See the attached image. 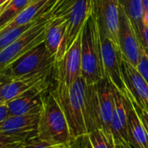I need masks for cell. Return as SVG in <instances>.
Returning <instances> with one entry per match:
<instances>
[{"label": "cell", "mask_w": 148, "mask_h": 148, "mask_svg": "<svg viewBox=\"0 0 148 148\" xmlns=\"http://www.w3.org/2000/svg\"><path fill=\"white\" fill-rule=\"evenodd\" d=\"M141 47L145 53L148 56V27H144V31H143V42L141 44Z\"/></svg>", "instance_id": "f1b7e54d"}, {"label": "cell", "mask_w": 148, "mask_h": 148, "mask_svg": "<svg viewBox=\"0 0 148 148\" xmlns=\"http://www.w3.org/2000/svg\"><path fill=\"white\" fill-rule=\"evenodd\" d=\"M144 13H148V0H142Z\"/></svg>", "instance_id": "d6a6232c"}, {"label": "cell", "mask_w": 148, "mask_h": 148, "mask_svg": "<svg viewBox=\"0 0 148 148\" xmlns=\"http://www.w3.org/2000/svg\"><path fill=\"white\" fill-rule=\"evenodd\" d=\"M49 20L40 18L20 37L0 52V71L27 51L44 41L45 29Z\"/></svg>", "instance_id": "5b68a950"}, {"label": "cell", "mask_w": 148, "mask_h": 148, "mask_svg": "<svg viewBox=\"0 0 148 148\" xmlns=\"http://www.w3.org/2000/svg\"><path fill=\"white\" fill-rule=\"evenodd\" d=\"M92 16L97 24L100 36L108 37L118 46L119 0H92Z\"/></svg>", "instance_id": "8992f818"}, {"label": "cell", "mask_w": 148, "mask_h": 148, "mask_svg": "<svg viewBox=\"0 0 148 148\" xmlns=\"http://www.w3.org/2000/svg\"><path fill=\"white\" fill-rule=\"evenodd\" d=\"M92 13V0H77L67 16V26L62 46L55 56V62L63 58L66 51L82 32V27Z\"/></svg>", "instance_id": "52a82bcc"}, {"label": "cell", "mask_w": 148, "mask_h": 148, "mask_svg": "<svg viewBox=\"0 0 148 148\" xmlns=\"http://www.w3.org/2000/svg\"><path fill=\"white\" fill-rule=\"evenodd\" d=\"M36 1H37V0H30V1H29V3H34V2H36Z\"/></svg>", "instance_id": "e575fe53"}, {"label": "cell", "mask_w": 148, "mask_h": 148, "mask_svg": "<svg viewBox=\"0 0 148 148\" xmlns=\"http://www.w3.org/2000/svg\"><path fill=\"white\" fill-rule=\"evenodd\" d=\"M30 0H11L0 12V29L12 21L23 9L29 4Z\"/></svg>", "instance_id": "44dd1931"}, {"label": "cell", "mask_w": 148, "mask_h": 148, "mask_svg": "<svg viewBox=\"0 0 148 148\" xmlns=\"http://www.w3.org/2000/svg\"><path fill=\"white\" fill-rule=\"evenodd\" d=\"M84 119L88 134L94 130L101 129L98 96L95 84L87 85Z\"/></svg>", "instance_id": "d6986e66"}, {"label": "cell", "mask_w": 148, "mask_h": 148, "mask_svg": "<svg viewBox=\"0 0 148 148\" xmlns=\"http://www.w3.org/2000/svg\"><path fill=\"white\" fill-rule=\"evenodd\" d=\"M121 71L125 86L132 100L140 107L148 109V85L137 70L121 56Z\"/></svg>", "instance_id": "4fadbf2b"}, {"label": "cell", "mask_w": 148, "mask_h": 148, "mask_svg": "<svg viewBox=\"0 0 148 148\" xmlns=\"http://www.w3.org/2000/svg\"><path fill=\"white\" fill-rule=\"evenodd\" d=\"M126 95H127V94H126ZM127 96H128L129 99L131 100L132 104H133V106H134L135 111L137 112V114H138V115H139L140 121H142V123H143V125H144V127H145V128H146V130H147L148 134V111L147 109H145L144 108H141V107H140L139 105H137V104L132 100V98H131L129 95H127Z\"/></svg>", "instance_id": "83f0119b"}, {"label": "cell", "mask_w": 148, "mask_h": 148, "mask_svg": "<svg viewBox=\"0 0 148 148\" xmlns=\"http://www.w3.org/2000/svg\"><path fill=\"white\" fill-rule=\"evenodd\" d=\"M16 148H21V145H20L19 147H16Z\"/></svg>", "instance_id": "d590c367"}, {"label": "cell", "mask_w": 148, "mask_h": 148, "mask_svg": "<svg viewBox=\"0 0 148 148\" xmlns=\"http://www.w3.org/2000/svg\"><path fill=\"white\" fill-rule=\"evenodd\" d=\"M137 70L140 72V74L142 75L144 80L148 85V56L145 53V51L142 49V53L141 56L140 58L139 63L136 67Z\"/></svg>", "instance_id": "4316f807"}, {"label": "cell", "mask_w": 148, "mask_h": 148, "mask_svg": "<svg viewBox=\"0 0 148 148\" xmlns=\"http://www.w3.org/2000/svg\"><path fill=\"white\" fill-rule=\"evenodd\" d=\"M82 32L66 51L59 62H55L53 73L55 80L70 87L81 75L82 69Z\"/></svg>", "instance_id": "ba28073f"}, {"label": "cell", "mask_w": 148, "mask_h": 148, "mask_svg": "<svg viewBox=\"0 0 148 148\" xmlns=\"http://www.w3.org/2000/svg\"><path fill=\"white\" fill-rule=\"evenodd\" d=\"M39 20V19H38ZM38 20L31 22L28 24L15 28L13 29H10L0 36V52L7 48L10 44H11L14 41H16L18 37H20L26 30H28L33 24H35Z\"/></svg>", "instance_id": "cb8c5ba5"}, {"label": "cell", "mask_w": 148, "mask_h": 148, "mask_svg": "<svg viewBox=\"0 0 148 148\" xmlns=\"http://www.w3.org/2000/svg\"><path fill=\"white\" fill-rule=\"evenodd\" d=\"M77 0H56L48 13L42 18L54 19L57 17H67Z\"/></svg>", "instance_id": "603a6c76"}, {"label": "cell", "mask_w": 148, "mask_h": 148, "mask_svg": "<svg viewBox=\"0 0 148 148\" xmlns=\"http://www.w3.org/2000/svg\"><path fill=\"white\" fill-rule=\"evenodd\" d=\"M56 82V85L49 90L65 115L72 140L87 134L84 119L87 89L85 80L80 75L70 87L61 82Z\"/></svg>", "instance_id": "6da1fadb"}, {"label": "cell", "mask_w": 148, "mask_h": 148, "mask_svg": "<svg viewBox=\"0 0 148 148\" xmlns=\"http://www.w3.org/2000/svg\"><path fill=\"white\" fill-rule=\"evenodd\" d=\"M34 134H23V135H3L0 134V148H16L22 145L26 139Z\"/></svg>", "instance_id": "484cf974"}, {"label": "cell", "mask_w": 148, "mask_h": 148, "mask_svg": "<svg viewBox=\"0 0 148 148\" xmlns=\"http://www.w3.org/2000/svg\"><path fill=\"white\" fill-rule=\"evenodd\" d=\"M89 148H114V139L107 135L101 129L94 130L87 134Z\"/></svg>", "instance_id": "7402d4cb"}, {"label": "cell", "mask_w": 148, "mask_h": 148, "mask_svg": "<svg viewBox=\"0 0 148 148\" xmlns=\"http://www.w3.org/2000/svg\"><path fill=\"white\" fill-rule=\"evenodd\" d=\"M127 115V138L131 148H148V134L131 100L125 95Z\"/></svg>", "instance_id": "2e32d148"}, {"label": "cell", "mask_w": 148, "mask_h": 148, "mask_svg": "<svg viewBox=\"0 0 148 148\" xmlns=\"http://www.w3.org/2000/svg\"><path fill=\"white\" fill-rule=\"evenodd\" d=\"M9 116V111L5 103L0 105V123Z\"/></svg>", "instance_id": "f546056e"}, {"label": "cell", "mask_w": 148, "mask_h": 148, "mask_svg": "<svg viewBox=\"0 0 148 148\" xmlns=\"http://www.w3.org/2000/svg\"><path fill=\"white\" fill-rule=\"evenodd\" d=\"M95 86L98 96L101 129L107 135L112 137L110 131V124L113 112L114 109V86L107 77H104L101 81H99L95 84Z\"/></svg>", "instance_id": "5bb4252c"}, {"label": "cell", "mask_w": 148, "mask_h": 148, "mask_svg": "<svg viewBox=\"0 0 148 148\" xmlns=\"http://www.w3.org/2000/svg\"><path fill=\"white\" fill-rule=\"evenodd\" d=\"M118 47L121 56L136 68L141 56L142 47L127 16L121 6L118 28Z\"/></svg>", "instance_id": "9c48e42d"}, {"label": "cell", "mask_w": 148, "mask_h": 148, "mask_svg": "<svg viewBox=\"0 0 148 148\" xmlns=\"http://www.w3.org/2000/svg\"><path fill=\"white\" fill-rule=\"evenodd\" d=\"M10 81V80L9 78H7L6 76H4V75H3L0 74V105L1 104H3V100H2V88H3V86L5 83H7Z\"/></svg>", "instance_id": "4dcf8cb0"}, {"label": "cell", "mask_w": 148, "mask_h": 148, "mask_svg": "<svg viewBox=\"0 0 148 148\" xmlns=\"http://www.w3.org/2000/svg\"><path fill=\"white\" fill-rule=\"evenodd\" d=\"M50 82L40 84L7 101L9 115H24L39 114L42 105V93L49 88Z\"/></svg>", "instance_id": "8fae6325"}, {"label": "cell", "mask_w": 148, "mask_h": 148, "mask_svg": "<svg viewBox=\"0 0 148 148\" xmlns=\"http://www.w3.org/2000/svg\"><path fill=\"white\" fill-rule=\"evenodd\" d=\"M53 67L54 65L43 70L12 79L5 83L2 88L3 103H6L36 86L50 82L49 77L53 73Z\"/></svg>", "instance_id": "7c38bea8"}, {"label": "cell", "mask_w": 148, "mask_h": 148, "mask_svg": "<svg viewBox=\"0 0 148 148\" xmlns=\"http://www.w3.org/2000/svg\"><path fill=\"white\" fill-rule=\"evenodd\" d=\"M71 142L67 145H55L40 140L36 134L29 137L21 145V148H70Z\"/></svg>", "instance_id": "d4e9b609"}, {"label": "cell", "mask_w": 148, "mask_h": 148, "mask_svg": "<svg viewBox=\"0 0 148 148\" xmlns=\"http://www.w3.org/2000/svg\"><path fill=\"white\" fill-rule=\"evenodd\" d=\"M119 3L127 16L140 44H142L144 31L142 22L144 8L142 0H119Z\"/></svg>", "instance_id": "ffe728a7"}, {"label": "cell", "mask_w": 148, "mask_h": 148, "mask_svg": "<svg viewBox=\"0 0 148 148\" xmlns=\"http://www.w3.org/2000/svg\"><path fill=\"white\" fill-rule=\"evenodd\" d=\"M54 63L55 57L50 55L43 41L0 71V74L12 80L43 70Z\"/></svg>", "instance_id": "277c9868"}, {"label": "cell", "mask_w": 148, "mask_h": 148, "mask_svg": "<svg viewBox=\"0 0 148 148\" xmlns=\"http://www.w3.org/2000/svg\"><path fill=\"white\" fill-rule=\"evenodd\" d=\"M39 114L24 115H9L0 123V134L23 135L36 134Z\"/></svg>", "instance_id": "e0dca14e"}, {"label": "cell", "mask_w": 148, "mask_h": 148, "mask_svg": "<svg viewBox=\"0 0 148 148\" xmlns=\"http://www.w3.org/2000/svg\"><path fill=\"white\" fill-rule=\"evenodd\" d=\"M147 111H148V109H147Z\"/></svg>", "instance_id": "8d00e7d4"}, {"label": "cell", "mask_w": 148, "mask_h": 148, "mask_svg": "<svg viewBox=\"0 0 148 148\" xmlns=\"http://www.w3.org/2000/svg\"><path fill=\"white\" fill-rule=\"evenodd\" d=\"M42 105L39 113L36 136L55 145H67L72 141L69 125L59 104L49 88L42 95Z\"/></svg>", "instance_id": "7a4b0ae2"}, {"label": "cell", "mask_w": 148, "mask_h": 148, "mask_svg": "<svg viewBox=\"0 0 148 148\" xmlns=\"http://www.w3.org/2000/svg\"><path fill=\"white\" fill-rule=\"evenodd\" d=\"M67 26V17H57L50 19L46 29L44 42L47 49L52 56L58 53L64 39Z\"/></svg>", "instance_id": "ac0fdd59"}, {"label": "cell", "mask_w": 148, "mask_h": 148, "mask_svg": "<svg viewBox=\"0 0 148 148\" xmlns=\"http://www.w3.org/2000/svg\"><path fill=\"white\" fill-rule=\"evenodd\" d=\"M114 148H131L127 145H124V144H115Z\"/></svg>", "instance_id": "836d02e7"}, {"label": "cell", "mask_w": 148, "mask_h": 148, "mask_svg": "<svg viewBox=\"0 0 148 148\" xmlns=\"http://www.w3.org/2000/svg\"><path fill=\"white\" fill-rule=\"evenodd\" d=\"M142 22H143L144 27H148V13H144Z\"/></svg>", "instance_id": "1f68e13d"}, {"label": "cell", "mask_w": 148, "mask_h": 148, "mask_svg": "<svg viewBox=\"0 0 148 148\" xmlns=\"http://www.w3.org/2000/svg\"><path fill=\"white\" fill-rule=\"evenodd\" d=\"M101 57L105 77L124 95L127 93L121 71V54L119 47L108 37H101Z\"/></svg>", "instance_id": "30bf717a"}, {"label": "cell", "mask_w": 148, "mask_h": 148, "mask_svg": "<svg viewBox=\"0 0 148 148\" xmlns=\"http://www.w3.org/2000/svg\"><path fill=\"white\" fill-rule=\"evenodd\" d=\"M114 109L113 112L110 131L114 139V144H128L127 138V107H126V97L119 91L115 87L114 88Z\"/></svg>", "instance_id": "9a60e30c"}, {"label": "cell", "mask_w": 148, "mask_h": 148, "mask_svg": "<svg viewBox=\"0 0 148 148\" xmlns=\"http://www.w3.org/2000/svg\"><path fill=\"white\" fill-rule=\"evenodd\" d=\"M81 56V75L85 80L87 85L96 84L105 77L101 57V36L92 13L82 29Z\"/></svg>", "instance_id": "3957f363"}]
</instances>
